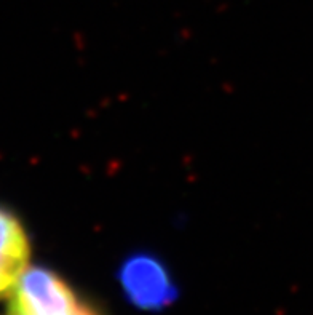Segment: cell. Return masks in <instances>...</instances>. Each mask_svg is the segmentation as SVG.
Segmentation results:
<instances>
[{"mask_svg":"<svg viewBox=\"0 0 313 315\" xmlns=\"http://www.w3.org/2000/svg\"><path fill=\"white\" fill-rule=\"evenodd\" d=\"M120 282L130 301L139 309L166 307L176 294L166 269L149 256L131 258L122 267Z\"/></svg>","mask_w":313,"mask_h":315,"instance_id":"7a4b0ae2","label":"cell"},{"mask_svg":"<svg viewBox=\"0 0 313 315\" xmlns=\"http://www.w3.org/2000/svg\"><path fill=\"white\" fill-rule=\"evenodd\" d=\"M31 243L21 221L0 207V299L10 296L29 269Z\"/></svg>","mask_w":313,"mask_h":315,"instance_id":"3957f363","label":"cell"},{"mask_svg":"<svg viewBox=\"0 0 313 315\" xmlns=\"http://www.w3.org/2000/svg\"><path fill=\"white\" fill-rule=\"evenodd\" d=\"M8 315H98L55 272L29 267L10 293Z\"/></svg>","mask_w":313,"mask_h":315,"instance_id":"6da1fadb","label":"cell"}]
</instances>
